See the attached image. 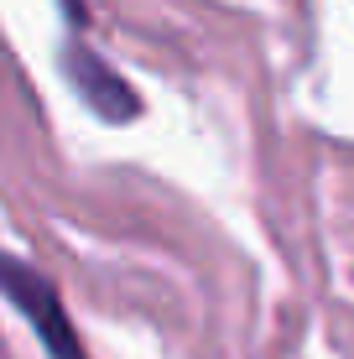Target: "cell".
<instances>
[{"label":"cell","instance_id":"1","mask_svg":"<svg viewBox=\"0 0 354 359\" xmlns=\"http://www.w3.org/2000/svg\"><path fill=\"white\" fill-rule=\"evenodd\" d=\"M0 292L27 313V323L47 339V349H53L57 359H83L79 339L57 323V313H63V307H57V292L42 281V271H36V266H21V261H11V255L0 250Z\"/></svg>","mask_w":354,"mask_h":359},{"label":"cell","instance_id":"2","mask_svg":"<svg viewBox=\"0 0 354 359\" xmlns=\"http://www.w3.org/2000/svg\"><path fill=\"white\" fill-rule=\"evenodd\" d=\"M94 63H100V57H94L89 47H68V79L79 83V94L89 99L100 115H109V120H130V115H136V94H130L125 83L115 79V73H100Z\"/></svg>","mask_w":354,"mask_h":359}]
</instances>
